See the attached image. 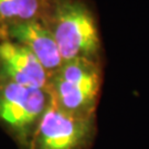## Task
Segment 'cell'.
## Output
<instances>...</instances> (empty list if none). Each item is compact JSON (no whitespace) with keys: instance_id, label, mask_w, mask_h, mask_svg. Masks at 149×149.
<instances>
[{"instance_id":"6da1fadb","label":"cell","mask_w":149,"mask_h":149,"mask_svg":"<svg viewBox=\"0 0 149 149\" xmlns=\"http://www.w3.org/2000/svg\"><path fill=\"white\" fill-rule=\"evenodd\" d=\"M42 21L52 33L63 62L80 58L98 60V29L84 1L50 0Z\"/></svg>"},{"instance_id":"7a4b0ae2","label":"cell","mask_w":149,"mask_h":149,"mask_svg":"<svg viewBox=\"0 0 149 149\" xmlns=\"http://www.w3.org/2000/svg\"><path fill=\"white\" fill-rule=\"evenodd\" d=\"M102 70L98 60L73 59L63 62L50 77L49 91L60 109L74 116H95L101 91Z\"/></svg>"},{"instance_id":"3957f363","label":"cell","mask_w":149,"mask_h":149,"mask_svg":"<svg viewBox=\"0 0 149 149\" xmlns=\"http://www.w3.org/2000/svg\"><path fill=\"white\" fill-rule=\"evenodd\" d=\"M52 102L49 90L0 81V124L29 149L36 133Z\"/></svg>"},{"instance_id":"277c9868","label":"cell","mask_w":149,"mask_h":149,"mask_svg":"<svg viewBox=\"0 0 149 149\" xmlns=\"http://www.w3.org/2000/svg\"><path fill=\"white\" fill-rule=\"evenodd\" d=\"M94 135L95 116H74L51 102L29 149H87Z\"/></svg>"},{"instance_id":"5b68a950","label":"cell","mask_w":149,"mask_h":149,"mask_svg":"<svg viewBox=\"0 0 149 149\" xmlns=\"http://www.w3.org/2000/svg\"><path fill=\"white\" fill-rule=\"evenodd\" d=\"M0 81L49 90L50 76L29 49L6 38L0 41Z\"/></svg>"},{"instance_id":"8992f818","label":"cell","mask_w":149,"mask_h":149,"mask_svg":"<svg viewBox=\"0 0 149 149\" xmlns=\"http://www.w3.org/2000/svg\"><path fill=\"white\" fill-rule=\"evenodd\" d=\"M6 33L8 39L29 49L40 61L50 77L63 64L58 44L42 20L11 23L6 27Z\"/></svg>"},{"instance_id":"52a82bcc","label":"cell","mask_w":149,"mask_h":149,"mask_svg":"<svg viewBox=\"0 0 149 149\" xmlns=\"http://www.w3.org/2000/svg\"><path fill=\"white\" fill-rule=\"evenodd\" d=\"M50 0H0V22L11 23L42 20Z\"/></svg>"},{"instance_id":"ba28073f","label":"cell","mask_w":149,"mask_h":149,"mask_svg":"<svg viewBox=\"0 0 149 149\" xmlns=\"http://www.w3.org/2000/svg\"><path fill=\"white\" fill-rule=\"evenodd\" d=\"M6 38H7V33H6V26L0 22V41H1V40H3V39H6Z\"/></svg>"}]
</instances>
